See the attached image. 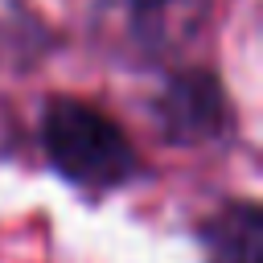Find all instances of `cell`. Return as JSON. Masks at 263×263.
<instances>
[{
  "label": "cell",
  "mask_w": 263,
  "mask_h": 263,
  "mask_svg": "<svg viewBox=\"0 0 263 263\" xmlns=\"http://www.w3.org/2000/svg\"><path fill=\"white\" fill-rule=\"evenodd\" d=\"M41 144L58 173L78 189L103 193L136 177L140 160L111 115L82 99H53L41 115Z\"/></svg>",
  "instance_id": "1"
},
{
  "label": "cell",
  "mask_w": 263,
  "mask_h": 263,
  "mask_svg": "<svg viewBox=\"0 0 263 263\" xmlns=\"http://www.w3.org/2000/svg\"><path fill=\"white\" fill-rule=\"evenodd\" d=\"M152 115L168 140L197 144V140L218 136V127L226 123V103H222V90L210 74H185L160 90Z\"/></svg>",
  "instance_id": "2"
},
{
  "label": "cell",
  "mask_w": 263,
  "mask_h": 263,
  "mask_svg": "<svg viewBox=\"0 0 263 263\" xmlns=\"http://www.w3.org/2000/svg\"><path fill=\"white\" fill-rule=\"evenodd\" d=\"M201 247L210 263H263V218L255 201H230L201 222Z\"/></svg>",
  "instance_id": "3"
}]
</instances>
